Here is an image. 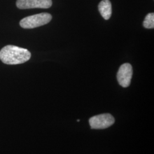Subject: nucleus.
I'll list each match as a JSON object with an SVG mask.
<instances>
[{
  "label": "nucleus",
  "mask_w": 154,
  "mask_h": 154,
  "mask_svg": "<svg viewBox=\"0 0 154 154\" xmlns=\"http://www.w3.org/2000/svg\"><path fill=\"white\" fill-rule=\"evenodd\" d=\"M30 52L26 49L14 45H7L0 50V60L7 65H18L29 61Z\"/></svg>",
  "instance_id": "f257e3e1"
},
{
  "label": "nucleus",
  "mask_w": 154,
  "mask_h": 154,
  "mask_svg": "<svg viewBox=\"0 0 154 154\" xmlns=\"http://www.w3.org/2000/svg\"><path fill=\"white\" fill-rule=\"evenodd\" d=\"M52 19L51 15L48 13H42L25 17L20 22V25L23 29H33L45 25Z\"/></svg>",
  "instance_id": "f03ea898"
},
{
  "label": "nucleus",
  "mask_w": 154,
  "mask_h": 154,
  "mask_svg": "<svg viewBox=\"0 0 154 154\" xmlns=\"http://www.w3.org/2000/svg\"><path fill=\"white\" fill-rule=\"evenodd\" d=\"M115 122L114 116L109 113L94 116L89 119V124L92 129H105L111 126Z\"/></svg>",
  "instance_id": "7ed1b4c3"
},
{
  "label": "nucleus",
  "mask_w": 154,
  "mask_h": 154,
  "mask_svg": "<svg viewBox=\"0 0 154 154\" xmlns=\"http://www.w3.org/2000/svg\"><path fill=\"white\" fill-rule=\"evenodd\" d=\"M132 66L126 63L120 66L117 73V80L123 88H127L130 85L132 77Z\"/></svg>",
  "instance_id": "20e7f679"
},
{
  "label": "nucleus",
  "mask_w": 154,
  "mask_h": 154,
  "mask_svg": "<svg viewBox=\"0 0 154 154\" xmlns=\"http://www.w3.org/2000/svg\"><path fill=\"white\" fill-rule=\"evenodd\" d=\"M51 0H17V7L20 9L33 8L48 9L52 5Z\"/></svg>",
  "instance_id": "39448f33"
},
{
  "label": "nucleus",
  "mask_w": 154,
  "mask_h": 154,
  "mask_svg": "<svg viewBox=\"0 0 154 154\" xmlns=\"http://www.w3.org/2000/svg\"><path fill=\"white\" fill-rule=\"evenodd\" d=\"M98 9L101 16L106 20L110 18L112 14V6L109 0H103L100 2L98 5Z\"/></svg>",
  "instance_id": "423d86ee"
},
{
  "label": "nucleus",
  "mask_w": 154,
  "mask_h": 154,
  "mask_svg": "<svg viewBox=\"0 0 154 154\" xmlns=\"http://www.w3.org/2000/svg\"><path fill=\"white\" fill-rule=\"evenodd\" d=\"M143 26L146 29H154V13H149L143 21Z\"/></svg>",
  "instance_id": "0eeeda50"
},
{
  "label": "nucleus",
  "mask_w": 154,
  "mask_h": 154,
  "mask_svg": "<svg viewBox=\"0 0 154 154\" xmlns=\"http://www.w3.org/2000/svg\"><path fill=\"white\" fill-rule=\"evenodd\" d=\"M77 122H80V119H78Z\"/></svg>",
  "instance_id": "6e6552de"
}]
</instances>
